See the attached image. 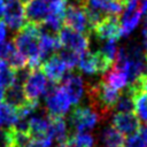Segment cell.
<instances>
[{
  "label": "cell",
  "mask_w": 147,
  "mask_h": 147,
  "mask_svg": "<svg viewBox=\"0 0 147 147\" xmlns=\"http://www.w3.org/2000/svg\"><path fill=\"white\" fill-rule=\"evenodd\" d=\"M85 92L91 108L98 114L100 121L108 119L113 115L114 105L116 103L121 91L110 87L101 79L96 83H86Z\"/></svg>",
  "instance_id": "cell-1"
},
{
  "label": "cell",
  "mask_w": 147,
  "mask_h": 147,
  "mask_svg": "<svg viewBox=\"0 0 147 147\" xmlns=\"http://www.w3.org/2000/svg\"><path fill=\"white\" fill-rule=\"evenodd\" d=\"M16 51L22 54L30 68H39L41 60L39 53V24L25 22L13 37Z\"/></svg>",
  "instance_id": "cell-2"
},
{
  "label": "cell",
  "mask_w": 147,
  "mask_h": 147,
  "mask_svg": "<svg viewBox=\"0 0 147 147\" xmlns=\"http://www.w3.org/2000/svg\"><path fill=\"white\" fill-rule=\"evenodd\" d=\"M45 95V111L47 116H64L70 108V99L62 86L57 83L47 82L44 90Z\"/></svg>",
  "instance_id": "cell-3"
},
{
  "label": "cell",
  "mask_w": 147,
  "mask_h": 147,
  "mask_svg": "<svg viewBox=\"0 0 147 147\" xmlns=\"http://www.w3.org/2000/svg\"><path fill=\"white\" fill-rule=\"evenodd\" d=\"M78 68L80 71L87 75L105 74L111 65L113 61L106 57L100 51L96 52H84L78 60Z\"/></svg>",
  "instance_id": "cell-4"
},
{
  "label": "cell",
  "mask_w": 147,
  "mask_h": 147,
  "mask_svg": "<svg viewBox=\"0 0 147 147\" xmlns=\"http://www.w3.org/2000/svg\"><path fill=\"white\" fill-rule=\"evenodd\" d=\"M100 122L98 114L86 106H76L69 115V123L71 129L78 133L92 130Z\"/></svg>",
  "instance_id": "cell-5"
},
{
  "label": "cell",
  "mask_w": 147,
  "mask_h": 147,
  "mask_svg": "<svg viewBox=\"0 0 147 147\" xmlns=\"http://www.w3.org/2000/svg\"><path fill=\"white\" fill-rule=\"evenodd\" d=\"M57 38L62 47L71 49L79 55H82L88 48L90 36L78 32L69 26L62 25V28L57 31Z\"/></svg>",
  "instance_id": "cell-6"
},
{
  "label": "cell",
  "mask_w": 147,
  "mask_h": 147,
  "mask_svg": "<svg viewBox=\"0 0 147 147\" xmlns=\"http://www.w3.org/2000/svg\"><path fill=\"white\" fill-rule=\"evenodd\" d=\"M63 25L69 26L87 36H90L91 33V29L88 25V21L85 14L84 6L75 1L71 3H67L64 16H63Z\"/></svg>",
  "instance_id": "cell-7"
},
{
  "label": "cell",
  "mask_w": 147,
  "mask_h": 147,
  "mask_svg": "<svg viewBox=\"0 0 147 147\" xmlns=\"http://www.w3.org/2000/svg\"><path fill=\"white\" fill-rule=\"evenodd\" d=\"M121 14H122L121 17H118L121 32H122V36L127 37L137 28L142 15L139 7V0H130L125 5V10L122 11Z\"/></svg>",
  "instance_id": "cell-8"
},
{
  "label": "cell",
  "mask_w": 147,
  "mask_h": 147,
  "mask_svg": "<svg viewBox=\"0 0 147 147\" xmlns=\"http://www.w3.org/2000/svg\"><path fill=\"white\" fill-rule=\"evenodd\" d=\"M47 84V77L40 68H33L23 84V91L29 101H37L44 93Z\"/></svg>",
  "instance_id": "cell-9"
},
{
  "label": "cell",
  "mask_w": 147,
  "mask_h": 147,
  "mask_svg": "<svg viewBox=\"0 0 147 147\" xmlns=\"http://www.w3.org/2000/svg\"><path fill=\"white\" fill-rule=\"evenodd\" d=\"M92 33L100 40H117L122 37L121 25L118 16L107 15L105 16L92 30Z\"/></svg>",
  "instance_id": "cell-10"
},
{
  "label": "cell",
  "mask_w": 147,
  "mask_h": 147,
  "mask_svg": "<svg viewBox=\"0 0 147 147\" xmlns=\"http://www.w3.org/2000/svg\"><path fill=\"white\" fill-rule=\"evenodd\" d=\"M111 125L119 131L122 134L131 136L139 132L141 126V121L136 115L134 111L129 113H116L111 118Z\"/></svg>",
  "instance_id": "cell-11"
},
{
  "label": "cell",
  "mask_w": 147,
  "mask_h": 147,
  "mask_svg": "<svg viewBox=\"0 0 147 147\" xmlns=\"http://www.w3.org/2000/svg\"><path fill=\"white\" fill-rule=\"evenodd\" d=\"M39 68L51 82H54L57 84L62 82V79L68 74V70H69L67 65L63 63V61L57 56V54L51 55L48 59L41 62Z\"/></svg>",
  "instance_id": "cell-12"
},
{
  "label": "cell",
  "mask_w": 147,
  "mask_h": 147,
  "mask_svg": "<svg viewBox=\"0 0 147 147\" xmlns=\"http://www.w3.org/2000/svg\"><path fill=\"white\" fill-rule=\"evenodd\" d=\"M61 83H62L63 90L65 91V93L70 99V102L74 105H77L80 101L85 91L84 79L77 74L68 72Z\"/></svg>",
  "instance_id": "cell-13"
},
{
  "label": "cell",
  "mask_w": 147,
  "mask_h": 147,
  "mask_svg": "<svg viewBox=\"0 0 147 147\" xmlns=\"http://www.w3.org/2000/svg\"><path fill=\"white\" fill-rule=\"evenodd\" d=\"M5 24L8 25L11 30L17 31L25 24V15H24V7L23 3L17 1H11L6 5L3 17Z\"/></svg>",
  "instance_id": "cell-14"
},
{
  "label": "cell",
  "mask_w": 147,
  "mask_h": 147,
  "mask_svg": "<svg viewBox=\"0 0 147 147\" xmlns=\"http://www.w3.org/2000/svg\"><path fill=\"white\" fill-rule=\"evenodd\" d=\"M23 7L25 21L34 24L42 23L49 13V5L46 0H28Z\"/></svg>",
  "instance_id": "cell-15"
},
{
  "label": "cell",
  "mask_w": 147,
  "mask_h": 147,
  "mask_svg": "<svg viewBox=\"0 0 147 147\" xmlns=\"http://www.w3.org/2000/svg\"><path fill=\"white\" fill-rule=\"evenodd\" d=\"M1 101L9 105L13 108H15L16 110L22 109L29 102V100L26 99V96L24 94L23 85L17 84V83H13L10 86H8V87H6V90H3Z\"/></svg>",
  "instance_id": "cell-16"
},
{
  "label": "cell",
  "mask_w": 147,
  "mask_h": 147,
  "mask_svg": "<svg viewBox=\"0 0 147 147\" xmlns=\"http://www.w3.org/2000/svg\"><path fill=\"white\" fill-rule=\"evenodd\" d=\"M48 117V129L47 137L53 141L63 144L67 139V122L63 116H47Z\"/></svg>",
  "instance_id": "cell-17"
},
{
  "label": "cell",
  "mask_w": 147,
  "mask_h": 147,
  "mask_svg": "<svg viewBox=\"0 0 147 147\" xmlns=\"http://www.w3.org/2000/svg\"><path fill=\"white\" fill-rule=\"evenodd\" d=\"M83 6L95 9L103 15L119 16L123 11V5L118 0H85Z\"/></svg>",
  "instance_id": "cell-18"
},
{
  "label": "cell",
  "mask_w": 147,
  "mask_h": 147,
  "mask_svg": "<svg viewBox=\"0 0 147 147\" xmlns=\"http://www.w3.org/2000/svg\"><path fill=\"white\" fill-rule=\"evenodd\" d=\"M47 115V114H45ZM44 114H36L29 118V134L32 140L34 139H42L47 137V129H48V117Z\"/></svg>",
  "instance_id": "cell-19"
},
{
  "label": "cell",
  "mask_w": 147,
  "mask_h": 147,
  "mask_svg": "<svg viewBox=\"0 0 147 147\" xmlns=\"http://www.w3.org/2000/svg\"><path fill=\"white\" fill-rule=\"evenodd\" d=\"M101 79L107 85H109L110 87H113L115 90H118V91L124 90L126 87V85H127V76H126V74L123 70L117 69L114 65H111L103 74Z\"/></svg>",
  "instance_id": "cell-20"
},
{
  "label": "cell",
  "mask_w": 147,
  "mask_h": 147,
  "mask_svg": "<svg viewBox=\"0 0 147 147\" xmlns=\"http://www.w3.org/2000/svg\"><path fill=\"white\" fill-rule=\"evenodd\" d=\"M124 134L117 131L113 125L107 126L103 129L100 136V141L102 147H115V146H123L124 145Z\"/></svg>",
  "instance_id": "cell-21"
},
{
  "label": "cell",
  "mask_w": 147,
  "mask_h": 147,
  "mask_svg": "<svg viewBox=\"0 0 147 147\" xmlns=\"http://www.w3.org/2000/svg\"><path fill=\"white\" fill-rule=\"evenodd\" d=\"M63 147H96V144L94 141V138L90 133H78L67 137L64 142L62 144Z\"/></svg>",
  "instance_id": "cell-22"
},
{
  "label": "cell",
  "mask_w": 147,
  "mask_h": 147,
  "mask_svg": "<svg viewBox=\"0 0 147 147\" xmlns=\"http://www.w3.org/2000/svg\"><path fill=\"white\" fill-rule=\"evenodd\" d=\"M114 111H116V113L134 111L133 95L127 88H124L121 91V94H119L116 103L114 105Z\"/></svg>",
  "instance_id": "cell-23"
},
{
  "label": "cell",
  "mask_w": 147,
  "mask_h": 147,
  "mask_svg": "<svg viewBox=\"0 0 147 147\" xmlns=\"http://www.w3.org/2000/svg\"><path fill=\"white\" fill-rule=\"evenodd\" d=\"M18 119V113L15 108L0 101V122L1 125L13 126Z\"/></svg>",
  "instance_id": "cell-24"
},
{
  "label": "cell",
  "mask_w": 147,
  "mask_h": 147,
  "mask_svg": "<svg viewBox=\"0 0 147 147\" xmlns=\"http://www.w3.org/2000/svg\"><path fill=\"white\" fill-rule=\"evenodd\" d=\"M134 102V113L139 117L142 123L147 122V94L141 92H137L133 94Z\"/></svg>",
  "instance_id": "cell-25"
},
{
  "label": "cell",
  "mask_w": 147,
  "mask_h": 147,
  "mask_svg": "<svg viewBox=\"0 0 147 147\" xmlns=\"http://www.w3.org/2000/svg\"><path fill=\"white\" fill-rule=\"evenodd\" d=\"M57 56L63 61V63L67 65V68L69 70H72L77 63H78V60H79V54H77L76 52L71 51V49H68V48H64V47H60V49L56 52Z\"/></svg>",
  "instance_id": "cell-26"
},
{
  "label": "cell",
  "mask_w": 147,
  "mask_h": 147,
  "mask_svg": "<svg viewBox=\"0 0 147 147\" xmlns=\"http://www.w3.org/2000/svg\"><path fill=\"white\" fill-rule=\"evenodd\" d=\"M117 44H116V40H105V42L102 44L101 46V49H99L106 57H108L109 60L114 61L115 59V55L117 53Z\"/></svg>",
  "instance_id": "cell-27"
},
{
  "label": "cell",
  "mask_w": 147,
  "mask_h": 147,
  "mask_svg": "<svg viewBox=\"0 0 147 147\" xmlns=\"http://www.w3.org/2000/svg\"><path fill=\"white\" fill-rule=\"evenodd\" d=\"M124 144H125V147H147L144 139L139 134V132L129 136L127 139L124 140Z\"/></svg>",
  "instance_id": "cell-28"
},
{
  "label": "cell",
  "mask_w": 147,
  "mask_h": 147,
  "mask_svg": "<svg viewBox=\"0 0 147 147\" xmlns=\"http://www.w3.org/2000/svg\"><path fill=\"white\" fill-rule=\"evenodd\" d=\"M51 144H52V140L48 137H46V138H42V139L32 140L29 147H51Z\"/></svg>",
  "instance_id": "cell-29"
},
{
  "label": "cell",
  "mask_w": 147,
  "mask_h": 147,
  "mask_svg": "<svg viewBox=\"0 0 147 147\" xmlns=\"http://www.w3.org/2000/svg\"><path fill=\"white\" fill-rule=\"evenodd\" d=\"M138 82H139V85H140L141 91L147 94V74L140 76V77L138 78Z\"/></svg>",
  "instance_id": "cell-30"
},
{
  "label": "cell",
  "mask_w": 147,
  "mask_h": 147,
  "mask_svg": "<svg viewBox=\"0 0 147 147\" xmlns=\"http://www.w3.org/2000/svg\"><path fill=\"white\" fill-rule=\"evenodd\" d=\"M139 134L141 136V138L144 139L146 146H147V122L144 124V126H140V130H139Z\"/></svg>",
  "instance_id": "cell-31"
},
{
  "label": "cell",
  "mask_w": 147,
  "mask_h": 147,
  "mask_svg": "<svg viewBox=\"0 0 147 147\" xmlns=\"http://www.w3.org/2000/svg\"><path fill=\"white\" fill-rule=\"evenodd\" d=\"M6 34H7V31H6V24H5L3 22L0 21V42L5 41Z\"/></svg>",
  "instance_id": "cell-32"
},
{
  "label": "cell",
  "mask_w": 147,
  "mask_h": 147,
  "mask_svg": "<svg viewBox=\"0 0 147 147\" xmlns=\"http://www.w3.org/2000/svg\"><path fill=\"white\" fill-rule=\"evenodd\" d=\"M5 9H6V5H5V1L3 0H0V18L3 17V14H5Z\"/></svg>",
  "instance_id": "cell-33"
},
{
  "label": "cell",
  "mask_w": 147,
  "mask_h": 147,
  "mask_svg": "<svg viewBox=\"0 0 147 147\" xmlns=\"http://www.w3.org/2000/svg\"><path fill=\"white\" fill-rule=\"evenodd\" d=\"M46 1L48 2V5H49V6H52V5L59 3V2H61V1H63V0H46Z\"/></svg>",
  "instance_id": "cell-34"
},
{
  "label": "cell",
  "mask_w": 147,
  "mask_h": 147,
  "mask_svg": "<svg viewBox=\"0 0 147 147\" xmlns=\"http://www.w3.org/2000/svg\"><path fill=\"white\" fill-rule=\"evenodd\" d=\"M7 2H11V1H17V0H6Z\"/></svg>",
  "instance_id": "cell-35"
},
{
  "label": "cell",
  "mask_w": 147,
  "mask_h": 147,
  "mask_svg": "<svg viewBox=\"0 0 147 147\" xmlns=\"http://www.w3.org/2000/svg\"><path fill=\"white\" fill-rule=\"evenodd\" d=\"M57 147H63V145H62V144H59V145H57Z\"/></svg>",
  "instance_id": "cell-36"
},
{
  "label": "cell",
  "mask_w": 147,
  "mask_h": 147,
  "mask_svg": "<svg viewBox=\"0 0 147 147\" xmlns=\"http://www.w3.org/2000/svg\"><path fill=\"white\" fill-rule=\"evenodd\" d=\"M115 147H123V146H115Z\"/></svg>",
  "instance_id": "cell-37"
},
{
  "label": "cell",
  "mask_w": 147,
  "mask_h": 147,
  "mask_svg": "<svg viewBox=\"0 0 147 147\" xmlns=\"http://www.w3.org/2000/svg\"><path fill=\"white\" fill-rule=\"evenodd\" d=\"M13 147H17V146H13Z\"/></svg>",
  "instance_id": "cell-38"
}]
</instances>
